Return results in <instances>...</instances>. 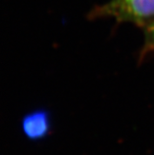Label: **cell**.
I'll use <instances>...</instances> for the list:
<instances>
[{
	"instance_id": "obj_2",
	"label": "cell",
	"mask_w": 154,
	"mask_h": 155,
	"mask_svg": "<svg viewBox=\"0 0 154 155\" xmlns=\"http://www.w3.org/2000/svg\"><path fill=\"white\" fill-rule=\"evenodd\" d=\"M22 131L24 135L32 140H38L45 137L51 127L48 112L38 110L28 114L22 119Z\"/></svg>"
},
{
	"instance_id": "obj_1",
	"label": "cell",
	"mask_w": 154,
	"mask_h": 155,
	"mask_svg": "<svg viewBox=\"0 0 154 155\" xmlns=\"http://www.w3.org/2000/svg\"><path fill=\"white\" fill-rule=\"evenodd\" d=\"M91 16L110 17L117 22L145 27L154 19V0H110L94 8Z\"/></svg>"
},
{
	"instance_id": "obj_3",
	"label": "cell",
	"mask_w": 154,
	"mask_h": 155,
	"mask_svg": "<svg viewBox=\"0 0 154 155\" xmlns=\"http://www.w3.org/2000/svg\"><path fill=\"white\" fill-rule=\"evenodd\" d=\"M154 52V19L144 27L143 53Z\"/></svg>"
}]
</instances>
